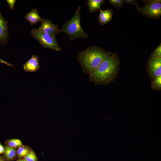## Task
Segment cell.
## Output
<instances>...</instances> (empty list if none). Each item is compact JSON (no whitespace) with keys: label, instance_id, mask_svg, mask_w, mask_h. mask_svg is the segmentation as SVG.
Here are the masks:
<instances>
[{"label":"cell","instance_id":"1","mask_svg":"<svg viewBox=\"0 0 161 161\" xmlns=\"http://www.w3.org/2000/svg\"><path fill=\"white\" fill-rule=\"evenodd\" d=\"M120 60L115 53L112 54L89 75V80L95 85H106L117 78Z\"/></svg>","mask_w":161,"mask_h":161},{"label":"cell","instance_id":"2","mask_svg":"<svg viewBox=\"0 0 161 161\" xmlns=\"http://www.w3.org/2000/svg\"><path fill=\"white\" fill-rule=\"evenodd\" d=\"M111 54L100 47L93 46L79 52L77 59L83 72L89 75Z\"/></svg>","mask_w":161,"mask_h":161},{"label":"cell","instance_id":"3","mask_svg":"<svg viewBox=\"0 0 161 161\" xmlns=\"http://www.w3.org/2000/svg\"><path fill=\"white\" fill-rule=\"evenodd\" d=\"M80 9L81 6H78L72 17L63 24L61 30V32L65 33L70 41L78 38L86 39L88 37L81 26Z\"/></svg>","mask_w":161,"mask_h":161},{"label":"cell","instance_id":"4","mask_svg":"<svg viewBox=\"0 0 161 161\" xmlns=\"http://www.w3.org/2000/svg\"><path fill=\"white\" fill-rule=\"evenodd\" d=\"M30 32L33 37L44 47L58 52L61 51V48L55 37L42 32L36 28H32Z\"/></svg>","mask_w":161,"mask_h":161},{"label":"cell","instance_id":"5","mask_svg":"<svg viewBox=\"0 0 161 161\" xmlns=\"http://www.w3.org/2000/svg\"><path fill=\"white\" fill-rule=\"evenodd\" d=\"M144 6L136 7L137 11L143 16L153 19H158L161 15L160 0H143Z\"/></svg>","mask_w":161,"mask_h":161},{"label":"cell","instance_id":"6","mask_svg":"<svg viewBox=\"0 0 161 161\" xmlns=\"http://www.w3.org/2000/svg\"><path fill=\"white\" fill-rule=\"evenodd\" d=\"M147 71L150 79L161 76V57L150 56L146 65Z\"/></svg>","mask_w":161,"mask_h":161},{"label":"cell","instance_id":"7","mask_svg":"<svg viewBox=\"0 0 161 161\" xmlns=\"http://www.w3.org/2000/svg\"><path fill=\"white\" fill-rule=\"evenodd\" d=\"M41 21V25L38 29L39 31L55 37L61 33L58 25L53 24L50 20L42 18Z\"/></svg>","mask_w":161,"mask_h":161},{"label":"cell","instance_id":"8","mask_svg":"<svg viewBox=\"0 0 161 161\" xmlns=\"http://www.w3.org/2000/svg\"><path fill=\"white\" fill-rule=\"evenodd\" d=\"M40 67L39 58L36 55H32L31 58L23 66L24 70L27 72H34Z\"/></svg>","mask_w":161,"mask_h":161},{"label":"cell","instance_id":"9","mask_svg":"<svg viewBox=\"0 0 161 161\" xmlns=\"http://www.w3.org/2000/svg\"><path fill=\"white\" fill-rule=\"evenodd\" d=\"M8 23L0 10V43H6L8 39Z\"/></svg>","mask_w":161,"mask_h":161},{"label":"cell","instance_id":"10","mask_svg":"<svg viewBox=\"0 0 161 161\" xmlns=\"http://www.w3.org/2000/svg\"><path fill=\"white\" fill-rule=\"evenodd\" d=\"M99 10L98 21L100 25H104L112 20L113 12L112 9H109L104 10L100 9Z\"/></svg>","mask_w":161,"mask_h":161},{"label":"cell","instance_id":"11","mask_svg":"<svg viewBox=\"0 0 161 161\" xmlns=\"http://www.w3.org/2000/svg\"><path fill=\"white\" fill-rule=\"evenodd\" d=\"M31 26L41 21L42 18L39 15L37 8H34L24 16Z\"/></svg>","mask_w":161,"mask_h":161},{"label":"cell","instance_id":"12","mask_svg":"<svg viewBox=\"0 0 161 161\" xmlns=\"http://www.w3.org/2000/svg\"><path fill=\"white\" fill-rule=\"evenodd\" d=\"M104 1V0H88L87 4L88 7L89 12L91 13L99 10Z\"/></svg>","mask_w":161,"mask_h":161},{"label":"cell","instance_id":"13","mask_svg":"<svg viewBox=\"0 0 161 161\" xmlns=\"http://www.w3.org/2000/svg\"><path fill=\"white\" fill-rule=\"evenodd\" d=\"M151 89L155 91L161 90V76L150 79Z\"/></svg>","mask_w":161,"mask_h":161},{"label":"cell","instance_id":"14","mask_svg":"<svg viewBox=\"0 0 161 161\" xmlns=\"http://www.w3.org/2000/svg\"><path fill=\"white\" fill-rule=\"evenodd\" d=\"M4 153L6 158L10 160L13 159L16 155L15 148L9 146L5 147Z\"/></svg>","mask_w":161,"mask_h":161},{"label":"cell","instance_id":"15","mask_svg":"<svg viewBox=\"0 0 161 161\" xmlns=\"http://www.w3.org/2000/svg\"><path fill=\"white\" fill-rule=\"evenodd\" d=\"M8 146L13 147H20L22 146V143L19 139H10L7 142Z\"/></svg>","mask_w":161,"mask_h":161},{"label":"cell","instance_id":"16","mask_svg":"<svg viewBox=\"0 0 161 161\" xmlns=\"http://www.w3.org/2000/svg\"><path fill=\"white\" fill-rule=\"evenodd\" d=\"M110 4L114 7L120 8L124 5V1L123 0H109Z\"/></svg>","mask_w":161,"mask_h":161},{"label":"cell","instance_id":"17","mask_svg":"<svg viewBox=\"0 0 161 161\" xmlns=\"http://www.w3.org/2000/svg\"><path fill=\"white\" fill-rule=\"evenodd\" d=\"M30 151L28 148L23 147H20L17 151V154L19 157H25Z\"/></svg>","mask_w":161,"mask_h":161},{"label":"cell","instance_id":"18","mask_svg":"<svg viewBox=\"0 0 161 161\" xmlns=\"http://www.w3.org/2000/svg\"><path fill=\"white\" fill-rule=\"evenodd\" d=\"M25 160L26 161H37V156L35 153L32 151L25 157Z\"/></svg>","mask_w":161,"mask_h":161},{"label":"cell","instance_id":"19","mask_svg":"<svg viewBox=\"0 0 161 161\" xmlns=\"http://www.w3.org/2000/svg\"><path fill=\"white\" fill-rule=\"evenodd\" d=\"M151 56L154 57H161V44H160L154 51L151 53Z\"/></svg>","mask_w":161,"mask_h":161},{"label":"cell","instance_id":"20","mask_svg":"<svg viewBox=\"0 0 161 161\" xmlns=\"http://www.w3.org/2000/svg\"><path fill=\"white\" fill-rule=\"evenodd\" d=\"M7 2L10 10H12L14 7L15 4L16 2L15 0H7Z\"/></svg>","mask_w":161,"mask_h":161},{"label":"cell","instance_id":"21","mask_svg":"<svg viewBox=\"0 0 161 161\" xmlns=\"http://www.w3.org/2000/svg\"><path fill=\"white\" fill-rule=\"evenodd\" d=\"M124 1L128 4H131L135 6L136 7H138L136 0H125Z\"/></svg>","mask_w":161,"mask_h":161},{"label":"cell","instance_id":"22","mask_svg":"<svg viewBox=\"0 0 161 161\" xmlns=\"http://www.w3.org/2000/svg\"><path fill=\"white\" fill-rule=\"evenodd\" d=\"M0 63H2L7 65V66H11L12 67H14L15 66L14 65L10 63H9L6 61L3 60L1 58H0Z\"/></svg>","mask_w":161,"mask_h":161},{"label":"cell","instance_id":"23","mask_svg":"<svg viewBox=\"0 0 161 161\" xmlns=\"http://www.w3.org/2000/svg\"><path fill=\"white\" fill-rule=\"evenodd\" d=\"M5 148L4 147L2 144L0 143V154L4 153Z\"/></svg>","mask_w":161,"mask_h":161},{"label":"cell","instance_id":"24","mask_svg":"<svg viewBox=\"0 0 161 161\" xmlns=\"http://www.w3.org/2000/svg\"><path fill=\"white\" fill-rule=\"evenodd\" d=\"M18 161H26L25 159H21L18 160Z\"/></svg>","mask_w":161,"mask_h":161},{"label":"cell","instance_id":"25","mask_svg":"<svg viewBox=\"0 0 161 161\" xmlns=\"http://www.w3.org/2000/svg\"><path fill=\"white\" fill-rule=\"evenodd\" d=\"M0 161H4V159L0 157Z\"/></svg>","mask_w":161,"mask_h":161}]
</instances>
